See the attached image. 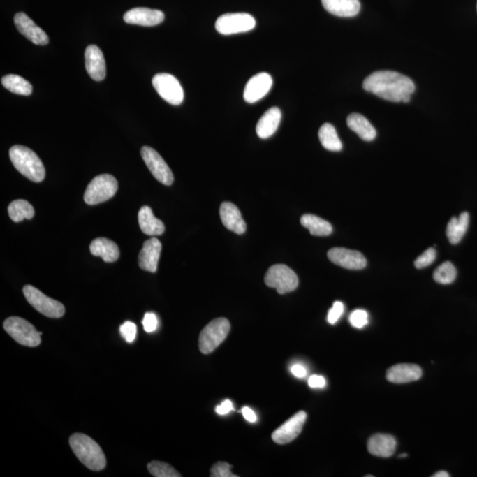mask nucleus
I'll list each match as a JSON object with an SVG mask.
<instances>
[{"label":"nucleus","instance_id":"obj_1","mask_svg":"<svg viewBox=\"0 0 477 477\" xmlns=\"http://www.w3.org/2000/svg\"><path fill=\"white\" fill-rule=\"evenodd\" d=\"M366 91L395 103H408L416 91L415 83L408 76L395 71L372 73L362 85Z\"/></svg>","mask_w":477,"mask_h":477},{"label":"nucleus","instance_id":"obj_2","mask_svg":"<svg viewBox=\"0 0 477 477\" xmlns=\"http://www.w3.org/2000/svg\"><path fill=\"white\" fill-rule=\"evenodd\" d=\"M70 446L87 468L93 471H101L106 466V458L98 443L82 433H75L69 439Z\"/></svg>","mask_w":477,"mask_h":477},{"label":"nucleus","instance_id":"obj_3","mask_svg":"<svg viewBox=\"0 0 477 477\" xmlns=\"http://www.w3.org/2000/svg\"><path fill=\"white\" fill-rule=\"evenodd\" d=\"M13 166L26 178L34 182L45 179V168L41 159L32 149L22 145L13 146L9 151Z\"/></svg>","mask_w":477,"mask_h":477},{"label":"nucleus","instance_id":"obj_4","mask_svg":"<svg viewBox=\"0 0 477 477\" xmlns=\"http://www.w3.org/2000/svg\"><path fill=\"white\" fill-rule=\"evenodd\" d=\"M5 331L19 344L36 348L41 344L42 332H38L32 323L19 316H11L4 322Z\"/></svg>","mask_w":477,"mask_h":477},{"label":"nucleus","instance_id":"obj_5","mask_svg":"<svg viewBox=\"0 0 477 477\" xmlns=\"http://www.w3.org/2000/svg\"><path fill=\"white\" fill-rule=\"evenodd\" d=\"M230 322L223 318H216L203 329L199 336V349L205 355L212 353L223 342L230 332Z\"/></svg>","mask_w":477,"mask_h":477},{"label":"nucleus","instance_id":"obj_6","mask_svg":"<svg viewBox=\"0 0 477 477\" xmlns=\"http://www.w3.org/2000/svg\"><path fill=\"white\" fill-rule=\"evenodd\" d=\"M118 191V182L111 175L95 177L85 190V201L87 205H96L108 201Z\"/></svg>","mask_w":477,"mask_h":477},{"label":"nucleus","instance_id":"obj_7","mask_svg":"<svg viewBox=\"0 0 477 477\" xmlns=\"http://www.w3.org/2000/svg\"><path fill=\"white\" fill-rule=\"evenodd\" d=\"M22 291L29 304L43 316L50 318H61L65 315L66 309L61 302L50 298L34 286L27 285Z\"/></svg>","mask_w":477,"mask_h":477},{"label":"nucleus","instance_id":"obj_8","mask_svg":"<svg viewBox=\"0 0 477 477\" xmlns=\"http://www.w3.org/2000/svg\"><path fill=\"white\" fill-rule=\"evenodd\" d=\"M265 283L269 288H276L280 295L295 291L299 279L295 272L285 265L270 267L265 277Z\"/></svg>","mask_w":477,"mask_h":477},{"label":"nucleus","instance_id":"obj_9","mask_svg":"<svg viewBox=\"0 0 477 477\" xmlns=\"http://www.w3.org/2000/svg\"><path fill=\"white\" fill-rule=\"evenodd\" d=\"M256 20L245 13H226L217 20L215 28L219 34L229 36L252 31Z\"/></svg>","mask_w":477,"mask_h":477},{"label":"nucleus","instance_id":"obj_10","mask_svg":"<svg viewBox=\"0 0 477 477\" xmlns=\"http://www.w3.org/2000/svg\"><path fill=\"white\" fill-rule=\"evenodd\" d=\"M152 85L158 94L173 105H181L184 99L181 83L170 73H156L152 79Z\"/></svg>","mask_w":477,"mask_h":477},{"label":"nucleus","instance_id":"obj_11","mask_svg":"<svg viewBox=\"0 0 477 477\" xmlns=\"http://www.w3.org/2000/svg\"><path fill=\"white\" fill-rule=\"evenodd\" d=\"M141 156L152 175L159 182L166 186L173 184L175 178H173L171 169L154 149L149 146H143L141 149Z\"/></svg>","mask_w":477,"mask_h":477},{"label":"nucleus","instance_id":"obj_12","mask_svg":"<svg viewBox=\"0 0 477 477\" xmlns=\"http://www.w3.org/2000/svg\"><path fill=\"white\" fill-rule=\"evenodd\" d=\"M306 419L307 413L304 411L295 413L275 432H273L272 435L273 441L279 445H285V443L292 442L301 434Z\"/></svg>","mask_w":477,"mask_h":477},{"label":"nucleus","instance_id":"obj_13","mask_svg":"<svg viewBox=\"0 0 477 477\" xmlns=\"http://www.w3.org/2000/svg\"><path fill=\"white\" fill-rule=\"evenodd\" d=\"M328 258L330 261L336 265L342 267L348 270L365 269L367 265V260L361 252L355 251L344 248H333L328 251Z\"/></svg>","mask_w":477,"mask_h":477},{"label":"nucleus","instance_id":"obj_14","mask_svg":"<svg viewBox=\"0 0 477 477\" xmlns=\"http://www.w3.org/2000/svg\"><path fill=\"white\" fill-rule=\"evenodd\" d=\"M272 85V78L269 73H259L249 80L245 86L243 98L247 103L258 102L268 94Z\"/></svg>","mask_w":477,"mask_h":477},{"label":"nucleus","instance_id":"obj_15","mask_svg":"<svg viewBox=\"0 0 477 477\" xmlns=\"http://www.w3.org/2000/svg\"><path fill=\"white\" fill-rule=\"evenodd\" d=\"M15 24L18 31L36 45H46L49 43L47 34L39 28L25 13H16Z\"/></svg>","mask_w":477,"mask_h":477},{"label":"nucleus","instance_id":"obj_16","mask_svg":"<svg viewBox=\"0 0 477 477\" xmlns=\"http://www.w3.org/2000/svg\"><path fill=\"white\" fill-rule=\"evenodd\" d=\"M123 19L129 24L152 27L163 22L165 13L156 9L136 8L126 12Z\"/></svg>","mask_w":477,"mask_h":477},{"label":"nucleus","instance_id":"obj_17","mask_svg":"<svg viewBox=\"0 0 477 477\" xmlns=\"http://www.w3.org/2000/svg\"><path fill=\"white\" fill-rule=\"evenodd\" d=\"M161 249L162 244L159 239L152 238L143 243L138 258L140 268L143 271L156 272L158 270Z\"/></svg>","mask_w":477,"mask_h":477},{"label":"nucleus","instance_id":"obj_18","mask_svg":"<svg viewBox=\"0 0 477 477\" xmlns=\"http://www.w3.org/2000/svg\"><path fill=\"white\" fill-rule=\"evenodd\" d=\"M85 66L87 73L96 82L103 81L106 76L105 57L98 46L91 45L86 48Z\"/></svg>","mask_w":477,"mask_h":477},{"label":"nucleus","instance_id":"obj_19","mask_svg":"<svg viewBox=\"0 0 477 477\" xmlns=\"http://www.w3.org/2000/svg\"><path fill=\"white\" fill-rule=\"evenodd\" d=\"M220 219L226 228L237 235H243L246 232L247 226L242 213L237 206L232 203H223L219 209Z\"/></svg>","mask_w":477,"mask_h":477},{"label":"nucleus","instance_id":"obj_20","mask_svg":"<svg viewBox=\"0 0 477 477\" xmlns=\"http://www.w3.org/2000/svg\"><path fill=\"white\" fill-rule=\"evenodd\" d=\"M423 370L418 365L402 363L391 367L386 372V379L393 383H406L422 378Z\"/></svg>","mask_w":477,"mask_h":477},{"label":"nucleus","instance_id":"obj_21","mask_svg":"<svg viewBox=\"0 0 477 477\" xmlns=\"http://www.w3.org/2000/svg\"><path fill=\"white\" fill-rule=\"evenodd\" d=\"M327 12L339 17H353L361 10L359 0H321Z\"/></svg>","mask_w":477,"mask_h":477},{"label":"nucleus","instance_id":"obj_22","mask_svg":"<svg viewBox=\"0 0 477 477\" xmlns=\"http://www.w3.org/2000/svg\"><path fill=\"white\" fill-rule=\"evenodd\" d=\"M397 442L395 436L388 434H376L368 441V450L372 455L389 458L395 453Z\"/></svg>","mask_w":477,"mask_h":477},{"label":"nucleus","instance_id":"obj_23","mask_svg":"<svg viewBox=\"0 0 477 477\" xmlns=\"http://www.w3.org/2000/svg\"><path fill=\"white\" fill-rule=\"evenodd\" d=\"M281 122V111L278 108H270L259 119L256 125V133L261 139H267L274 135Z\"/></svg>","mask_w":477,"mask_h":477},{"label":"nucleus","instance_id":"obj_24","mask_svg":"<svg viewBox=\"0 0 477 477\" xmlns=\"http://www.w3.org/2000/svg\"><path fill=\"white\" fill-rule=\"evenodd\" d=\"M140 228L146 235L158 236L165 232V225L153 214L151 207L143 206L138 213Z\"/></svg>","mask_w":477,"mask_h":477},{"label":"nucleus","instance_id":"obj_25","mask_svg":"<svg viewBox=\"0 0 477 477\" xmlns=\"http://www.w3.org/2000/svg\"><path fill=\"white\" fill-rule=\"evenodd\" d=\"M91 254L100 256L106 263L116 262L119 258L118 245L111 240L106 238H96L91 243Z\"/></svg>","mask_w":477,"mask_h":477},{"label":"nucleus","instance_id":"obj_26","mask_svg":"<svg viewBox=\"0 0 477 477\" xmlns=\"http://www.w3.org/2000/svg\"><path fill=\"white\" fill-rule=\"evenodd\" d=\"M348 128L358 135L363 141L372 142L376 138V131L368 119L359 113H352L346 119Z\"/></svg>","mask_w":477,"mask_h":477},{"label":"nucleus","instance_id":"obj_27","mask_svg":"<svg viewBox=\"0 0 477 477\" xmlns=\"http://www.w3.org/2000/svg\"><path fill=\"white\" fill-rule=\"evenodd\" d=\"M469 225V214L468 212H462L459 218L453 217L450 220L446 228V235L450 243L453 245L458 244L468 231Z\"/></svg>","mask_w":477,"mask_h":477},{"label":"nucleus","instance_id":"obj_28","mask_svg":"<svg viewBox=\"0 0 477 477\" xmlns=\"http://www.w3.org/2000/svg\"><path fill=\"white\" fill-rule=\"evenodd\" d=\"M301 223L309 230L310 235L314 236H328L332 233L331 223L318 216L303 215L301 218Z\"/></svg>","mask_w":477,"mask_h":477},{"label":"nucleus","instance_id":"obj_29","mask_svg":"<svg viewBox=\"0 0 477 477\" xmlns=\"http://www.w3.org/2000/svg\"><path fill=\"white\" fill-rule=\"evenodd\" d=\"M318 138L323 148L330 152L342 151V142L339 138L335 126L330 123H325L320 128Z\"/></svg>","mask_w":477,"mask_h":477},{"label":"nucleus","instance_id":"obj_30","mask_svg":"<svg viewBox=\"0 0 477 477\" xmlns=\"http://www.w3.org/2000/svg\"><path fill=\"white\" fill-rule=\"evenodd\" d=\"M2 85L15 94L29 96L32 94L33 87L27 80L17 75H5L1 79Z\"/></svg>","mask_w":477,"mask_h":477},{"label":"nucleus","instance_id":"obj_31","mask_svg":"<svg viewBox=\"0 0 477 477\" xmlns=\"http://www.w3.org/2000/svg\"><path fill=\"white\" fill-rule=\"evenodd\" d=\"M8 214L13 222H22L24 219H31L35 216V210L26 200L19 199L10 203Z\"/></svg>","mask_w":477,"mask_h":477},{"label":"nucleus","instance_id":"obj_32","mask_svg":"<svg viewBox=\"0 0 477 477\" xmlns=\"http://www.w3.org/2000/svg\"><path fill=\"white\" fill-rule=\"evenodd\" d=\"M457 270L451 262H446L438 267L433 274L436 283L442 285L452 284L456 279Z\"/></svg>","mask_w":477,"mask_h":477},{"label":"nucleus","instance_id":"obj_33","mask_svg":"<svg viewBox=\"0 0 477 477\" xmlns=\"http://www.w3.org/2000/svg\"><path fill=\"white\" fill-rule=\"evenodd\" d=\"M148 470L153 476L155 477H181L182 474H179L177 470L168 463L162 462H149L148 464Z\"/></svg>","mask_w":477,"mask_h":477},{"label":"nucleus","instance_id":"obj_34","mask_svg":"<svg viewBox=\"0 0 477 477\" xmlns=\"http://www.w3.org/2000/svg\"><path fill=\"white\" fill-rule=\"evenodd\" d=\"M349 321L355 328L362 329L369 323L368 312L363 309H355L350 315Z\"/></svg>","mask_w":477,"mask_h":477},{"label":"nucleus","instance_id":"obj_35","mask_svg":"<svg viewBox=\"0 0 477 477\" xmlns=\"http://www.w3.org/2000/svg\"><path fill=\"white\" fill-rule=\"evenodd\" d=\"M436 258V251L435 249L430 248L423 252L415 261V266L417 269L426 268L427 266L434 263Z\"/></svg>","mask_w":477,"mask_h":477},{"label":"nucleus","instance_id":"obj_36","mask_svg":"<svg viewBox=\"0 0 477 477\" xmlns=\"http://www.w3.org/2000/svg\"><path fill=\"white\" fill-rule=\"evenodd\" d=\"M232 466L228 462H219L212 466L211 469L212 477H237L231 471Z\"/></svg>","mask_w":477,"mask_h":477},{"label":"nucleus","instance_id":"obj_37","mask_svg":"<svg viewBox=\"0 0 477 477\" xmlns=\"http://www.w3.org/2000/svg\"><path fill=\"white\" fill-rule=\"evenodd\" d=\"M121 335L126 342L132 343L138 335V327L132 322H125L119 328Z\"/></svg>","mask_w":477,"mask_h":477},{"label":"nucleus","instance_id":"obj_38","mask_svg":"<svg viewBox=\"0 0 477 477\" xmlns=\"http://www.w3.org/2000/svg\"><path fill=\"white\" fill-rule=\"evenodd\" d=\"M343 313H344V304L342 302H335L333 303L332 309L329 310L327 321L331 325H335L342 318Z\"/></svg>","mask_w":477,"mask_h":477},{"label":"nucleus","instance_id":"obj_39","mask_svg":"<svg viewBox=\"0 0 477 477\" xmlns=\"http://www.w3.org/2000/svg\"><path fill=\"white\" fill-rule=\"evenodd\" d=\"M142 325L146 332L152 333L156 331L159 326V320L154 313H146L142 319Z\"/></svg>","mask_w":477,"mask_h":477},{"label":"nucleus","instance_id":"obj_40","mask_svg":"<svg viewBox=\"0 0 477 477\" xmlns=\"http://www.w3.org/2000/svg\"><path fill=\"white\" fill-rule=\"evenodd\" d=\"M308 383L310 388H323L326 385V380L322 376L313 375L309 379Z\"/></svg>","mask_w":477,"mask_h":477},{"label":"nucleus","instance_id":"obj_41","mask_svg":"<svg viewBox=\"0 0 477 477\" xmlns=\"http://www.w3.org/2000/svg\"><path fill=\"white\" fill-rule=\"evenodd\" d=\"M233 403L231 400L226 399L225 402H222L221 405L217 406L216 412L220 416L228 415L230 411H232Z\"/></svg>","mask_w":477,"mask_h":477},{"label":"nucleus","instance_id":"obj_42","mask_svg":"<svg viewBox=\"0 0 477 477\" xmlns=\"http://www.w3.org/2000/svg\"><path fill=\"white\" fill-rule=\"evenodd\" d=\"M291 372L293 376H295L296 378L299 379L305 378L307 373H308L305 369V367L302 366V365H293L291 367Z\"/></svg>","mask_w":477,"mask_h":477},{"label":"nucleus","instance_id":"obj_43","mask_svg":"<svg viewBox=\"0 0 477 477\" xmlns=\"http://www.w3.org/2000/svg\"><path fill=\"white\" fill-rule=\"evenodd\" d=\"M242 412L247 421L252 423L258 421V417H256L255 412L253 411L251 409L248 408V406H244V408L242 409Z\"/></svg>","mask_w":477,"mask_h":477},{"label":"nucleus","instance_id":"obj_44","mask_svg":"<svg viewBox=\"0 0 477 477\" xmlns=\"http://www.w3.org/2000/svg\"><path fill=\"white\" fill-rule=\"evenodd\" d=\"M432 476L433 477H449L450 475L448 473H447L446 471H439V472H436L435 474V475H433Z\"/></svg>","mask_w":477,"mask_h":477},{"label":"nucleus","instance_id":"obj_45","mask_svg":"<svg viewBox=\"0 0 477 477\" xmlns=\"http://www.w3.org/2000/svg\"><path fill=\"white\" fill-rule=\"evenodd\" d=\"M406 457H408V455H406V453H403V455L399 456V458H406Z\"/></svg>","mask_w":477,"mask_h":477}]
</instances>
